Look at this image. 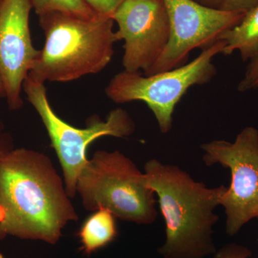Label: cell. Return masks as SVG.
Listing matches in <instances>:
<instances>
[{
	"label": "cell",
	"mask_w": 258,
	"mask_h": 258,
	"mask_svg": "<svg viewBox=\"0 0 258 258\" xmlns=\"http://www.w3.org/2000/svg\"><path fill=\"white\" fill-rule=\"evenodd\" d=\"M14 149V139L12 137L11 134L7 130L4 121L0 115V161ZM5 217L4 210L0 207V222L3 221Z\"/></svg>",
	"instance_id": "obj_16"
},
{
	"label": "cell",
	"mask_w": 258,
	"mask_h": 258,
	"mask_svg": "<svg viewBox=\"0 0 258 258\" xmlns=\"http://www.w3.org/2000/svg\"><path fill=\"white\" fill-rule=\"evenodd\" d=\"M64 182L42 153L19 148L0 161V240L8 236L55 244L78 215Z\"/></svg>",
	"instance_id": "obj_1"
},
{
	"label": "cell",
	"mask_w": 258,
	"mask_h": 258,
	"mask_svg": "<svg viewBox=\"0 0 258 258\" xmlns=\"http://www.w3.org/2000/svg\"><path fill=\"white\" fill-rule=\"evenodd\" d=\"M251 256L252 252L248 247L237 243H230L217 249L211 258H249Z\"/></svg>",
	"instance_id": "obj_15"
},
{
	"label": "cell",
	"mask_w": 258,
	"mask_h": 258,
	"mask_svg": "<svg viewBox=\"0 0 258 258\" xmlns=\"http://www.w3.org/2000/svg\"><path fill=\"white\" fill-rule=\"evenodd\" d=\"M257 5L258 0H224L220 10L247 13Z\"/></svg>",
	"instance_id": "obj_18"
},
{
	"label": "cell",
	"mask_w": 258,
	"mask_h": 258,
	"mask_svg": "<svg viewBox=\"0 0 258 258\" xmlns=\"http://www.w3.org/2000/svg\"><path fill=\"white\" fill-rule=\"evenodd\" d=\"M79 235L86 254L106 247L118 235L114 215L106 209H99L85 221Z\"/></svg>",
	"instance_id": "obj_12"
},
{
	"label": "cell",
	"mask_w": 258,
	"mask_h": 258,
	"mask_svg": "<svg viewBox=\"0 0 258 258\" xmlns=\"http://www.w3.org/2000/svg\"><path fill=\"white\" fill-rule=\"evenodd\" d=\"M148 186L157 195L165 222L163 258H206L216 252L213 227L219 220L224 185L209 188L179 166L151 159L144 165Z\"/></svg>",
	"instance_id": "obj_2"
},
{
	"label": "cell",
	"mask_w": 258,
	"mask_h": 258,
	"mask_svg": "<svg viewBox=\"0 0 258 258\" xmlns=\"http://www.w3.org/2000/svg\"><path fill=\"white\" fill-rule=\"evenodd\" d=\"M226 42L223 55L239 51L243 62L258 55V5L246 13L237 26L227 30L220 37Z\"/></svg>",
	"instance_id": "obj_11"
},
{
	"label": "cell",
	"mask_w": 258,
	"mask_h": 258,
	"mask_svg": "<svg viewBox=\"0 0 258 258\" xmlns=\"http://www.w3.org/2000/svg\"><path fill=\"white\" fill-rule=\"evenodd\" d=\"M225 45V41L220 40L191 62L159 74L145 76L122 71L108 83L107 96L115 103L144 102L154 113L161 133H169L176 105L190 88L206 84L216 76L213 59L223 54Z\"/></svg>",
	"instance_id": "obj_5"
},
{
	"label": "cell",
	"mask_w": 258,
	"mask_h": 258,
	"mask_svg": "<svg viewBox=\"0 0 258 258\" xmlns=\"http://www.w3.org/2000/svg\"><path fill=\"white\" fill-rule=\"evenodd\" d=\"M170 35L165 50L145 76L177 69L187 62L194 49L207 50L220 41L226 31L242 21L244 12L225 11L194 0H164Z\"/></svg>",
	"instance_id": "obj_8"
},
{
	"label": "cell",
	"mask_w": 258,
	"mask_h": 258,
	"mask_svg": "<svg viewBox=\"0 0 258 258\" xmlns=\"http://www.w3.org/2000/svg\"><path fill=\"white\" fill-rule=\"evenodd\" d=\"M97 14L112 17L123 0H83Z\"/></svg>",
	"instance_id": "obj_17"
},
{
	"label": "cell",
	"mask_w": 258,
	"mask_h": 258,
	"mask_svg": "<svg viewBox=\"0 0 258 258\" xmlns=\"http://www.w3.org/2000/svg\"><path fill=\"white\" fill-rule=\"evenodd\" d=\"M194 1L208 8L220 9L224 0H194Z\"/></svg>",
	"instance_id": "obj_19"
},
{
	"label": "cell",
	"mask_w": 258,
	"mask_h": 258,
	"mask_svg": "<svg viewBox=\"0 0 258 258\" xmlns=\"http://www.w3.org/2000/svg\"><path fill=\"white\" fill-rule=\"evenodd\" d=\"M6 98V94H5L4 85H3V81L0 77V98Z\"/></svg>",
	"instance_id": "obj_20"
},
{
	"label": "cell",
	"mask_w": 258,
	"mask_h": 258,
	"mask_svg": "<svg viewBox=\"0 0 258 258\" xmlns=\"http://www.w3.org/2000/svg\"><path fill=\"white\" fill-rule=\"evenodd\" d=\"M23 90L47 129L51 146L55 149L62 167L70 198H74L77 194L78 179L88 161V146L101 137L125 138L135 131L132 117L120 108L110 112L106 120L94 115L88 120L86 128H76L64 121L52 109L45 83L39 82L28 74L24 81Z\"/></svg>",
	"instance_id": "obj_6"
},
{
	"label": "cell",
	"mask_w": 258,
	"mask_h": 258,
	"mask_svg": "<svg viewBox=\"0 0 258 258\" xmlns=\"http://www.w3.org/2000/svg\"><path fill=\"white\" fill-rule=\"evenodd\" d=\"M3 0H0V8H1L2 4H3Z\"/></svg>",
	"instance_id": "obj_22"
},
{
	"label": "cell",
	"mask_w": 258,
	"mask_h": 258,
	"mask_svg": "<svg viewBox=\"0 0 258 258\" xmlns=\"http://www.w3.org/2000/svg\"><path fill=\"white\" fill-rule=\"evenodd\" d=\"M31 0H3L0 8V77L8 107L23 106V83L39 54L30 29Z\"/></svg>",
	"instance_id": "obj_10"
},
{
	"label": "cell",
	"mask_w": 258,
	"mask_h": 258,
	"mask_svg": "<svg viewBox=\"0 0 258 258\" xmlns=\"http://www.w3.org/2000/svg\"><path fill=\"white\" fill-rule=\"evenodd\" d=\"M201 148L207 166L218 164L230 170V185L222 194L220 206L227 217L226 232L232 237L258 219V130L245 127L233 143L214 140Z\"/></svg>",
	"instance_id": "obj_7"
},
{
	"label": "cell",
	"mask_w": 258,
	"mask_h": 258,
	"mask_svg": "<svg viewBox=\"0 0 258 258\" xmlns=\"http://www.w3.org/2000/svg\"><path fill=\"white\" fill-rule=\"evenodd\" d=\"M76 190L88 211L106 209L115 218L137 225L157 220L155 193L144 173L119 151L95 153L81 171Z\"/></svg>",
	"instance_id": "obj_4"
},
{
	"label": "cell",
	"mask_w": 258,
	"mask_h": 258,
	"mask_svg": "<svg viewBox=\"0 0 258 258\" xmlns=\"http://www.w3.org/2000/svg\"><path fill=\"white\" fill-rule=\"evenodd\" d=\"M32 9L37 16L52 13H66L90 18L96 16V12L83 0H31Z\"/></svg>",
	"instance_id": "obj_13"
},
{
	"label": "cell",
	"mask_w": 258,
	"mask_h": 258,
	"mask_svg": "<svg viewBox=\"0 0 258 258\" xmlns=\"http://www.w3.org/2000/svg\"><path fill=\"white\" fill-rule=\"evenodd\" d=\"M240 92L258 90V55L249 61L244 76L237 86Z\"/></svg>",
	"instance_id": "obj_14"
},
{
	"label": "cell",
	"mask_w": 258,
	"mask_h": 258,
	"mask_svg": "<svg viewBox=\"0 0 258 258\" xmlns=\"http://www.w3.org/2000/svg\"><path fill=\"white\" fill-rule=\"evenodd\" d=\"M38 19L45 44L28 74L39 82L76 81L98 74L111 62L118 41L111 17L52 13Z\"/></svg>",
	"instance_id": "obj_3"
},
{
	"label": "cell",
	"mask_w": 258,
	"mask_h": 258,
	"mask_svg": "<svg viewBox=\"0 0 258 258\" xmlns=\"http://www.w3.org/2000/svg\"><path fill=\"white\" fill-rule=\"evenodd\" d=\"M123 40L124 71L147 75L165 50L170 35L164 0H123L111 17Z\"/></svg>",
	"instance_id": "obj_9"
},
{
	"label": "cell",
	"mask_w": 258,
	"mask_h": 258,
	"mask_svg": "<svg viewBox=\"0 0 258 258\" xmlns=\"http://www.w3.org/2000/svg\"><path fill=\"white\" fill-rule=\"evenodd\" d=\"M0 258H5V257L3 254L0 253Z\"/></svg>",
	"instance_id": "obj_21"
}]
</instances>
